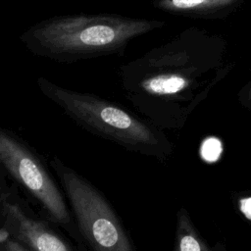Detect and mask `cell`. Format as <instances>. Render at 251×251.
Instances as JSON below:
<instances>
[{
	"label": "cell",
	"instance_id": "1",
	"mask_svg": "<svg viewBox=\"0 0 251 251\" xmlns=\"http://www.w3.org/2000/svg\"><path fill=\"white\" fill-rule=\"evenodd\" d=\"M223 40L196 26L119 68L126 98L161 125L179 124L218 71Z\"/></svg>",
	"mask_w": 251,
	"mask_h": 251
},
{
	"label": "cell",
	"instance_id": "2",
	"mask_svg": "<svg viewBox=\"0 0 251 251\" xmlns=\"http://www.w3.org/2000/svg\"><path fill=\"white\" fill-rule=\"evenodd\" d=\"M166 22L119 14H75L42 20L19 39L34 56L73 64L105 56H124L128 43L162 28Z\"/></svg>",
	"mask_w": 251,
	"mask_h": 251
},
{
	"label": "cell",
	"instance_id": "3",
	"mask_svg": "<svg viewBox=\"0 0 251 251\" xmlns=\"http://www.w3.org/2000/svg\"><path fill=\"white\" fill-rule=\"evenodd\" d=\"M37 85L66 115L96 135L158 158H165L172 152L171 143L162 131L116 103L60 86L43 76L37 78Z\"/></svg>",
	"mask_w": 251,
	"mask_h": 251
},
{
	"label": "cell",
	"instance_id": "4",
	"mask_svg": "<svg viewBox=\"0 0 251 251\" xmlns=\"http://www.w3.org/2000/svg\"><path fill=\"white\" fill-rule=\"evenodd\" d=\"M54 168L79 232L94 251H135L122 223L103 194L86 178L53 158Z\"/></svg>",
	"mask_w": 251,
	"mask_h": 251
},
{
	"label": "cell",
	"instance_id": "5",
	"mask_svg": "<svg viewBox=\"0 0 251 251\" xmlns=\"http://www.w3.org/2000/svg\"><path fill=\"white\" fill-rule=\"evenodd\" d=\"M0 162L54 222L67 228L72 226V214L48 171L26 145L4 129L0 130Z\"/></svg>",
	"mask_w": 251,
	"mask_h": 251
},
{
	"label": "cell",
	"instance_id": "6",
	"mask_svg": "<svg viewBox=\"0 0 251 251\" xmlns=\"http://www.w3.org/2000/svg\"><path fill=\"white\" fill-rule=\"evenodd\" d=\"M1 207L4 219L2 229L30 251H73L46 223L28 216L20 204L3 195Z\"/></svg>",
	"mask_w": 251,
	"mask_h": 251
},
{
	"label": "cell",
	"instance_id": "7",
	"mask_svg": "<svg viewBox=\"0 0 251 251\" xmlns=\"http://www.w3.org/2000/svg\"><path fill=\"white\" fill-rule=\"evenodd\" d=\"M242 0H153L155 9L180 17L215 19L226 16Z\"/></svg>",
	"mask_w": 251,
	"mask_h": 251
},
{
	"label": "cell",
	"instance_id": "8",
	"mask_svg": "<svg viewBox=\"0 0 251 251\" xmlns=\"http://www.w3.org/2000/svg\"><path fill=\"white\" fill-rule=\"evenodd\" d=\"M174 251H214L200 236L184 208H180L176 215Z\"/></svg>",
	"mask_w": 251,
	"mask_h": 251
},
{
	"label": "cell",
	"instance_id": "9",
	"mask_svg": "<svg viewBox=\"0 0 251 251\" xmlns=\"http://www.w3.org/2000/svg\"><path fill=\"white\" fill-rule=\"evenodd\" d=\"M0 251H30L18 240L12 238L4 229H1V248Z\"/></svg>",
	"mask_w": 251,
	"mask_h": 251
},
{
	"label": "cell",
	"instance_id": "10",
	"mask_svg": "<svg viewBox=\"0 0 251 251\" xmlns=\"http://www.w3.org/2000/svg\"><path fill=\"white\" fill-rule=\"evenodd\" d=\"M221 153V144L218 140L212 138L205 142L203 146V156L209 161H213L218 158Z\"/></svg>",
	"mask_w": 251,
	"mask_h": 251
},
{
	"label": "cell",
	"instance_id": "11",
	"mask_svg": "<svg viewBox=\"0 0 251 251\" xmlns=\"http://www.w3.org/2000/svg\"><path fill=\"white\" fill-rule=\"evenodd\" d=\"M240 209L243 214L251 220V197L242 199L240 202Z\"/></svg>",
	"mask_w": 251,
	"mask_h": 251
},
{
	"label": "cell",
	"instance_id": "12",
	"mask_svg": "<svg viewBox=\"0 0 251 251\" xmlns=\"http://www.w3.org/2000/svg\"><path fill=\"white\" fill-rule=\"evenodd\" d=\"M248 98L251 100V84H250V86L248 88Z\"/></svg>",
	"mask_w": 251,
	"mask_h": 251
}]
</instances>
